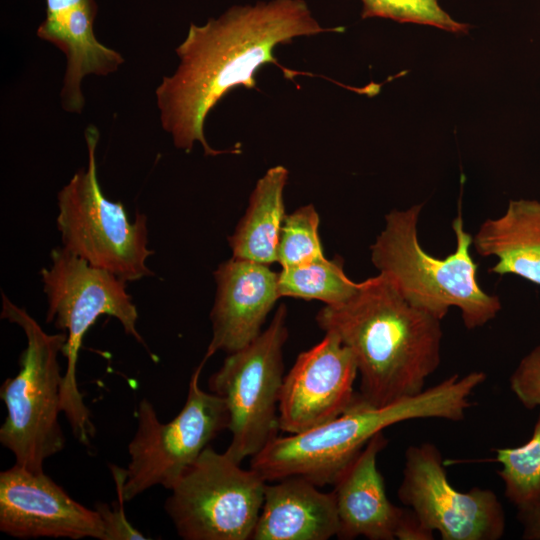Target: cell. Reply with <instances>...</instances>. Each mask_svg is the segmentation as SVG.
Wrapping results in <instances>:
<instances>
[{
  "label": "cell",
  "mask_w": 540,
  "mask_h": 540,
  "mask_svg": "<svg viewBox=\"0 0 540 540\" xmlns=\"http://www.w3.org/2000/svg\"><path fill=\"white\" fill-rule=\"evenodd\" d=\"M341 31L342 27L321 26L304 0L235 5L202 26L191 24L175 50L177 69L163 76L155 91L162 128L186 153L197 142L206 156L240 153L237 147L217 150L208 144L204 135L208 113L234 87L256 88L255 74L264 64L278 65L287 78L300 74L279 65L273 55L276 46Z\"/></svg>",
  "instance_id": "obj_1"
},
{
  "label": "cell",
  "mask_w": 540,
  "mask_h": 540,
  "mask_svg": "<svg viewBox=\"0 0 540 540\" xmlns=\"http://www.w3.org/2000/svg\"><path fill=\"white\" fill-rule=\"evenodd\" d=\"M441 321L409 303L380 273L362 281L344 303L325 305L316 315L318 326L352 352L360 399L373 407L425 389L441 363Z\"/></svg>",
  "instance_id": "obj_2"
},
{
  "label": "cell",
  "mask_w": 540,
  "mask_h": 540,
  "mask_svg": "<svg viewBox=\"0 0 540 540\" xmlns=\"http://www.w3.org/2000/svg\"><path fill=\"white\" fill-rule=\"evenodd\" d=\"M487 375L453 374L422 392L383 407L360 399L338 417L310 430L277 436L251 458L250 468L267 482L302 477L318 487L333 485L344 469L379 432L397 423L424 418L461 421L472 393Z\"/></svg>",
  "instance_id": "obj_3"
},
{
  "label": "cell",
  "mask_w": 540,
  "mask_h": 540,
  "mask_svg": "<svg viewBox=\"0 0 540 540\" xmlns=\"http://www.w3.org/2000/svg\"><path fill=\"white\" fill-rule=\"evenodd\" d=\"M422 207L416 204L386 214L384 229L370 246L373 265L409 303L437 319L443 320L456 307L465 328L484 326L502 305L497 295L478 283V264L470 253L473 236L465 230L460 202L452 221L456 248L442 259L427 253L419 242Z\"/></svg>",
  "instance_id": "obj_4"
},
{
  "label": "cell",
  "mask_w": 540,
  "mask_h": 540,
  "mask_svg": "<svg viewBox=\"0 0 540 540\" xmlns=\"http://www.w3.org/2000/svg\"><path fill=\"white\" fill-rule=\"evenodd\" d=\"M47 298V323L67 334L62 350L67 365L61 385V411L73 436L90 445L96 429L77 382V362L83 338L102 315L116 318L124 332L149 350L137 330L138 311L126 281L90 265L64 247L51 251L50 264L40 271Z\"/></svg>",
  "instance_id": "obj_5"
},
{
  "label": "cell",
  "mask_w": 540,
  "mask_h": 540,
  "mask_svg": "<svg viewBox=\"0 0 540 540\" xmlns=\"http://www.w3.org/2000/svg\"><path fill=\"white\" fill-rule=\"evenodd\" d=\"M1 318L19 326L27 345L19 357V370L0 389L7 410L0 427V443L18 464L43 472L45 461L63 450L65 436L59 422L61 385L58 355L67 334H49L22 307L2 293Z\"/></svg>",
  "instance_id": "obj_6"
},
{
  "label": "cell",
  "mask_w": 540,
  "mask_h": 540,
  "mask_svg": "<svg viewBox=\"0 0 540 540\" xmlns=\"http://www.w3.org/2000/svg\"><path fill=\"white\" fill-rule=\"evenodd\" d=\"M99 131L85 130L88 161L58 192L56 217L62 247L90 265L110 271L126 282L153 275L147 265L148 218L137 213L130 220L121 202L102 192L96 166Z\"/></svg>",
  "instance_id": "obj_7"
},
{
  "label": "cell",
  "mask_w": 540,
  "mask_h": 540,
  "mask_svg": "<svg viewBox=\"0 0 540 540\" xmlns=\"http://www.w3.org/2000/svg\"><path fill=\"white\" fill-rule=\"evenodd\" d=\"M287 338V308L281 304L269 326L229 353L209 378V390L225 401L228 411L232 437L225 452L238 463L255 456L281 431L278 406Z\"/></svg>",
  "instance_id": "obj_8"
},
{
  "label": "cell",
  "mask_w": 540,
  "mask_h": 540,
  "mask_svg": "<svg viewBox=\"0 0 540 540\" xmlns=\"http://www.w3.org/2000/svg\"><path fill=\"white\" fill-rule=\"evenodd\" d=\"M207 446L170 489L164 508L184 540H251L267 481Z\"/></svg>",
  "instance_id": "obj_9"
},
{
  "label": "cell",
  "mask_w": 540,
  "mask_h": 540,
  "mask_svg": "<svg viewBox=\"0 0 540 540\" xmlns=\"http://www.w3.org/2000/svg\"><path fill=\"white\" fill-rule=\"evenodd\" d=\"M206 361L203 358L192 373L185 404L171 421L162 423L146 398L139 402L137 428L128 444L126 502L156 485L170 490L209 443L228 428L225 401L199 384Z\"/></svg>",
  "instance_id": "obj_10"
},
{
  "label": "cell",
  "mask_w": 540,
  "mask_h": 540,
  "mask_svg": "<svg viewBox=\"0 0 540 540\" xmlns=\"http://www.w3.org/2000/svg\"><path fill=\"white\" fill-rule=\"evenodd\" d=\"M397 495L421 526L442 540H499L506 515L498 496L488 488L457 490L450 483L439 448L430 442L405 451Z\"/></svg>",
  "instance_id": "obj_11"
},
{
  "label": "cell",
  "mask_w": 540,
  "mask_h": 540,
  "mask_svg": "<svg viewBox=\"0 0 540 540\" xmlns=\"http://www.w3.org/2000/svg\"><path fill=\"white\" fill-rule=\"evenodd\" d=\"M358 368L350 349L332 333L300 353L284 375L279 397L280 430L297 434L347 411L359 399Z\"/></svg>",
  "instance_id": "obj_12"
},
{
  "label": "cell",
  "mask_w": 540,
  "mask_h": 540,
  "mask_svg": "<svg viewBox=\"0 0 540 540\" xmlns=\"http://www.w3.org/2000/svg\"><path fill=\"white\" fill-rule=\"evenodd\" d=\"M0 530L20 539L103 537L95 509L73 499L44 471L18 464L0 473Z\"/></svg>",
  "instance_id": "obj_13"
},
{
  "label": "cell",
  "mask_w": 540,
  "mask_h": 540,
  "mask_svg": "<svg viewBox=\"0 0 540 540\" xmlns=\"http://www.w3.org/2000/svg\"><path fill=\"white\" fill-rule=\"evenodd\" d=\"M270 265L231 257L213 275L216 295L210 312L212 337L204 359L227 354L251 343L263 331L269 312L280 298L278 273Z\"/></svg>",
  "instance_id": "obj_14"
},
{
  "label": "cell",
  "mask_w": 540,
  "mask_h": 540,
  "mask_svg": "<svg viewBox=\"0 0 540 540\" xmlns=\"http://www.w3.org/2000/svg\"><path fill=\"white\" fill-rule=\"evenodd\" d=\"M387 444L383 431L377 433L334 482L338 539H401L412 512L394 505L387 496L377 467L378 455Z\"/></svg>",
  "instance_id": "obj_15"
},
{
  "label": "cell",
  "mask_w": 540,
  "mask_h": 540,
  "mask_svg": "<svg viewBox=\"0 0 540 540\" xmlns=\"http://www.w3.org/2000/svg\"><path fill=\"white\" fill-rule=\"evenodd\" d=\"M338 531L333 492L302 477H287L266 484L251 540H328Z\"/></svg>",
  "instance_id": "obj_16"
},
{
  "label": "cell",
  "mask_w": 540,
  "mask_h": 540,
  "mask_svg": "<svg viewBox=\"0 0 540 540\" xmlns=\"http://www.w3.org/2000/svg\"><path fill=\"white\" fill-rule=\"evenodd\" d=\"M473 246L482 257H497L491 273L516 275L540 287V201L510 200L503 215L481 223Z\"/></svg>",
  "instance_id": "obj_17"
},
{
  "label": "cell",
  "mask_w": 540,
  "mask_h": 540,
  "mask_svg": "<svg viewBox=\"0 0 540 540\" xmlns=\"http://www.w3.org/2000/svg\"><path fill=\"white\" fill-rule=\"evenodd\" d=\"M288 170L277 165L257 181L245 214L228 237L232 257L271 265L276 262V247L286 217L284 188Z\"/></svg>",
  "instance_id": "obj_18"
},
{
  "label": "cell",
  "mask_w": 540,
  "mask_h": 540,
  "mask_svg": "<svg viewBox=\"0 0 540 540\" xmlns=\"http://www.w3.org/2000/svg\"><path fill=\"white\" fill-rule=\"evenodd\" d=\"M360 284L345 274L343 260L339 257L327 259L323 256L278 272L280 297L319 300L329 306L347 301Z\"/></svg>",
  "instance_id": "obj_19"
},
{
  "label": "cell",
  "mask_w": 540,
  "mask_h": 540,
  "mask_svg": "<svg viewBox=\"0 0 540 540\" xmlns=\"http://www.w3.org/2000/svg\"><path fill=\"white\" fill-rule=\"evenodd\" d=\"M506 499L517 509L540 503V411L531 437L517 447L494 449Z\"/></svg>",
  "instance_id": "obj_20"
},
{
  "label": "cell",
  "mask_w": 540,
  "mask_h": 540,
  "mask_svg": "<svg viewBox=\"0 0 540 540\" xmlns=\"http://www.w3.org/2000/svg\"><path fill=\"white\" fill-rule=\"evenodd\" d=\"M319 215L305 205L286 215L276 247V262L282 268L307 263L324 256L319 236Z\"/></svg>",
  "instance_id": "obj_21"
},
{
  "label": "cell",
  "mask_w": 540,
  "mask_h": 540,
  "mask_svg": "<svg viewBox=\"0 0 540 540\" xmlns=\"http://www.w3.org/2000/svg\"><path fill=\"white\" fill-rule=\"evenodd\" d=\"M361 17H382L403 23L431 25L452 33L465 34L470 26L452 19L437 0H361Z\"/></svg>",
  "instance_id": "obj_22"
},
{
  "label": "cell",
  "mask_w": 540,
  "mask_h": 540,
  "mask_svg": "<svg viewBox=\"0 0 540 540\" xmlns=\"http://www.w3.org/2000/svg\"><path fill=\"white\" fill-rule=\"evenodd\" d=\"M110 471L113 476L117 500L111 506L107 503L98 502L95 510L99 514L103 524L102 540H146V537L136 527H134L126 517L124 510V484L126 480V469L110 464Z\"/></svg>",
  "instance_id": "obj_23"
},
{
  "label": "cell",
  "mask_w": 540,
  "mask_h": 540,
  "mask_svg": "<svg viewBox=\"0 0 540 540\" xmlns=\"http://www.w3.org/2000/svg\"><path fill=\"white\" fill-rule=\"evenodd\" d=\"M509 386L524 408L540 407V345L519 361L510 375Z\"/></svg>",
  "instance_id": "obj_24"
},
{
  "label": "cell",
  "mask_w": 540,
  "mask_h": 540,
  "mask_svg": "<svg viewBox=\"0 0 540 540\" xmlns=\"http://www.w3.org/2000/svg\"><path fill=\"white\" fill-rule=\"evenodd\" d=\"M517 519L523 528V539L540 540V503L517 509Z\"/></svg>",
  "instance_id": "obj_25"
}]
</instances>
